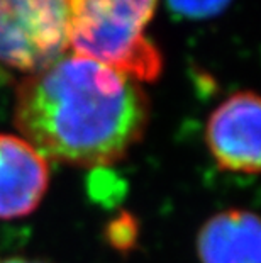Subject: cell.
Returning a JSON list of instances; mask_svg holds the SVG:
<instances>
[{
  "label": "cell",
  "instance_id": "cell-1",
  "mask_svg": "<svg viewBox=\"0 0 261 263\" xmlns=\"http://www.w3.org/2000/svg\"><path fill=\"white\" fill-rule=\"evenodd\" d=\"M149 100L139 82L66 53L17 85L14 124L48 161L105 168L141 141Z\"/></svg>",
  "mask_w": 261,
  "mask_h": 263
},
{
  "label": "cell",
  "instance_id": "cell-2",
  "mask_svg": "<svg viewBox=\"0 0 261 263\" xmlns=\"http://www.w3.org/2000/svg\"><path fill=\"white\" fill-rule=\"evenodd\" d=\"M156 4L158 0H68L70 49L139 83L156 80L163 58L146 36Z\"/></svg>",
  "mask_w": 261,
  "mask_h": 263
},
{
  "label": "cell",
  "instance_id": "cell-3",
  "mask_svg": "<svg viewBox=\"0 0 261 263\" xmlns=\"http://www.w3.org/2000/svg\"><path fill=\"white\" fill-rule=\"evenodd\" d=\"M68 49V0H0V65L29 75Z\"/></svg>",
  "mask_w": 261,
  "mask_h": 263
},
{
  "label": "cell",
  "instance_id": "cell-4",
  "mask_svg": "<svg viewBox=\"0 0 261 263\" xmlns=\"http://www.w3.org/2000/svg\"><path fill=\"white\" fill-rule=\"evenodd\" d=\"M259 99L248 90L227 97L210 114L205 138L220 170L244 175H256L259 172Z\"/></svg>",
  "mask_w": 261,
  "mask_h": 263
},
{
  "label": "cell",
  "instance_id": "cell-5",
  "mask_svg": "<svg viewBox=\"0 0 261 263\" xmlns=\"http://www.w3.org/2000/svg\"><path fill=\"white\" fill-rule=\"evenodd\" d=\"M49 187V161L17 134H0V219L32 214Z\"/></svg>",
  "mask_w": 261,
  "mask_h": 263
},
{
  "label": "cell",
  "instance_id": "cell-6",
  "mask_svg": "<svg viewBox=\"0 0 261 263\" xmlns=\"http://www.w3.org/2000/svg\"><path fill=\"white\" fill-rule=\"evenodd\" d=\"M200 263H259L261 228L251 211L229 209L209 217L197 234Z\"/></svg>",
  "mask_w": 261,
  "mask_h": 263
},
{
  "label": "cell",
  "instance_id": "cell-7",
  "mask_svg": "<svg viewBox=\"0 0 261 263\" xmlns=\"http://www.w3.org/2000/svg\"><path fill=\"white\" fill-rule=\"evenodd\" d=\"M168 9L182 19L202 21L219 15L231 0H166Z\"/></svg>",
  "mask_w": 261,
  "mask_h": 263
},
{
  "label": "cell",
  "instance_id": "cell-8",
  "mask_svg": "<svg viewBox=\"0 0 261 263\" xmlns=\"http://www.w3.org/2000/svg\"><path fill=\"white\" fill-rule=\"evenodd\" d=\"M0 263H46L41 260H34V258H24V256H7V258H2Z\"/></svg>",
  "mask_w": 261,
  "mask_h": 263
}]
</instances>
